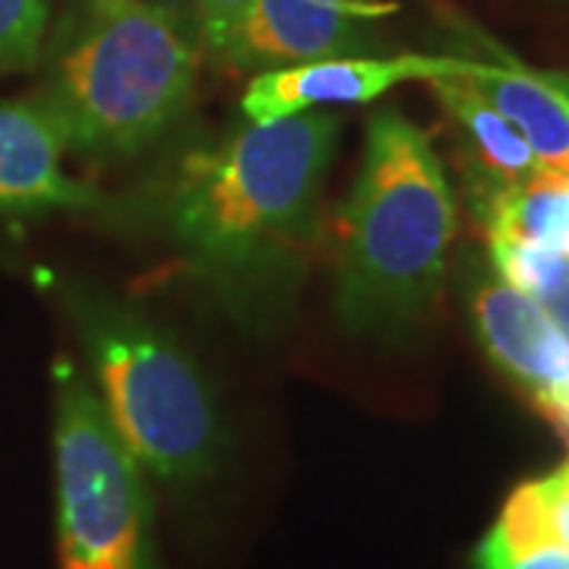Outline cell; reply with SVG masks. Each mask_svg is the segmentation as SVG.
I'll return each instance as SVG.
<instances>
[{
  "instance_id": "4fadbf2b",
  "label": "cell",
  "mask_w": 569,
  "mask_h": 569,
  "mask_svg": "<svg viewBox=\"0 0 569 569\" xmlns=\"http://www.w3.org/2000/svg\"><path fill=\"white\" fill-rule=\"evenodd\" d=\"M478 569H569V548L550 535L526 485L509 497L500 522L475 553Z\"/></svg>"
},
{
  "instance_id": "9c48e42d",
  "label": "cell",
  "mask_w": 569,
  "mask_h": 569,
  "mask_svg": "<svg viewBox=\"0 0 569 569\" xmlns=\"http://www.w3.org/2000/svg\"><path fill=\"white\" fill-rule=\"evenodd\" d=\"M63 152L61 123L41 99L0 102V212L99 206L92 187L63 171Z\"/></svg>"
},
{
  "instance_id": "8fae6325",
  "label": "cell",
  "mask_w": 569,
  "mask_h": 569,
  "mask_svg": "<svg viewBox=\"0 0 569 569\" xmlns=\"http://www.w3.org/2000/svg\"><path fill=\"white\" fill-rule=\"evenodd\" d=\"M430 86H433V96L447 108L449 118L459 123L471 149V164L481 171L475 193L526 181L531 174L545 171L529 142L522 140V133L466 77H440V80H430Z\"/></svg>"
},
{
  "instance_id": "9a60e30c",
  "label": "cell",
  "mask_w": 569,
  "mask_h": 569,
  "mask_svg": "<svg viewBox=\"0 0 569 569\" xmlns=\"http://www.w3.org/2000/svg\"><path fill=\"white\" fill-rule=\"evenodd\" d=\"M44 22V0H0V73L29 70L39 61Z\"/></svg>"
},
{
  "instance_id": "30bf717a",
  "label": "cell",
  "mask_w": 569,
  "mask_h": 569,
  "mask_svg": "<svg viewBox=\"0 0 569 569\" xmlns=\"http://www.w3.org/2000/svg\"><path fill=\"white\" fill-rule=\"evenodd\" d=\"M466 80L522 133L545 171L569 178V108L548 82L516 61H468Z\"/></svg>"
},
{
  "instance_id": "6da1fadb",
  "label": "cell",
  "mask_w": 569,
  "mask_h": 569,
  "mask_svg": "<svg viewBox=\"0 0 569 569\" xmlns=\"http://www.w3.org/2000/svg\"><path fill=\"white\" fill-rule=\"evenodd\" d=\"M339 118L298 111L247 121L187 159L164 203L174 244L224 284L260 282L288 266L313 231Z\"/></svg>"
},
{
  "instance_id": "3957f363",
  "label": "cell",
  "mask_w": 569,
  "mask_h": 569,
  "mask_svg": "<svg viewBox=\"0 0 569 569\" xmlns=\"http://www.w3.org/2000/svg\"><path fill=\"white\" fill-rule=\"evenodd\" d=\"M190 22L159 0H92L39 99L67 149L133 156L183 114L197 80Z\"/></svg>"
},
{
  "instance_id": "2e32d148",
  "label": "cell",
  "mask_w": 569,
  "mask_h": 569,
  "mask_svg": "<svg viewBox=\"0 0 569 569\" xmlns=\"http://www.w3.org/2000/svg\"><path fill=\"white\" fill-rule=\"evenodd\" d=\"M257 0H197V36L206 51H212L219 61L231 41L238 39L241 26L250 17Z\"/></svg>"
},
{
  "instance_id": "d6986e66",
  "label": "cell",
  "mask_w": 569,
  "mask_h": 569,
  "mask_svg": "<svg viewBox=\"0 0 569 569\" xmlns=\"http://www.w3.org/2000/svg\"><path fill=\"white\" fill-rule=\"evenodd\" d=\"M545 418H548L550 425L560 430V437H563V440L569 443V402H563V406H557V408H550Z\"/></svg>"
},
{
  "instance_id": "e0dca14e",
  "label": "cell",
  "mask_w": 569,
  "mask_h": 569,
  "mask_svg": "<svg viewBox=\"0 0 569 569\" xmlns=\"http://www.w3.org/2000/svg\"><path fill=\"white\" fill-rule=\"evenodd\" d=\"M535 512L541 519V526L569 548V462L560 466L553 475L526 485Z\"/></svg>"
},
{
  "instance_id": "ba28073f",
  "label": "cell",
  "mask_w": 569,
  "mask_h": 569,
  "mask_svg": "<svg viewBox=\"0 0 569 569\" xmlns=\"http://www.w3.org/2000/svg\"><path fill=\"white\" fill-rule=\"evenodd\" d=\"M471 320L481 346L548 415L569 402V339L541 307L500 276L471 291Z\"/></svg>"
},
{
  "instance_id": "5bb4252c",
  "label": "cell",
  "mask_w": 569,
  "mask_h": 569,
  "mask_svg": "<svg viewBox=\"0 0 569 569\" xmlns=\"http://www.w3.org/2000/svg\"><path fill=\"white\" fill-rule=\"evenodd\" d=\"M497 276L529 295L569 339V257L545 247L490 241Z\"/></svg>"
},
{
  "instance_id": "7a4b0ae2",
  "label": "cell",
  "mask_w": 569,
  "mask_h": 569,
  "mask_svg": "<svg viewBox=\"0 0 569 569\" xmlns=\"http://www.w3.org/2000/svg\"><path fill=\"white\" fill-rule=\"evenodd\" d=\"M452 234V190L427 133L392 108L377 111L339 228L342 323L383 336L425 320L440 295Z\"/></svg>"
},
{
  "instance_id": "8992f818",
  "label": "cell",
  "mask_w": 569,
  "mask_h": 569,
  "mask_svg": "<svg viewBox=\"0 0 569 569\" xmlns=\"http://www.w3.org/2000/svg\"><path fill=\"white\" fill-rule=\"evenodd\" d=\"M466 73L468 61L459 58H323L279 70H260L247 86L241 111L247 121H272L298 111H317L323 104L373 102L406 80L430 82Z\"/></svg>"
},
{
  "instance_id": "7c38bea8",
  "label": "cell",
  "mask_w": 569,
  "mask_h": 569,
  "mask_svg": "<svg viewBox=\"0 0 569 569\" xmlns=\"http://www.w3.org/2000/svg\"><path fill=\"white\" fill-rule=\"evenodd\" d=\"M490 241L531 244L569 257V178L538 171L526 181L475 193Z\"/></svg>"
},
{
  "instance_id": "52a82bcc",
  "label": "cell",
  "mask_w": 569,
  "mask_h": 569,
  "mask_svg": "<svg viewBox=\"0 0 569 569\" xmlns=\"http://www.w3.org/2000/svg\"><path fill=\"white\" fill-rule=\"evenodd\" d=\"M396 10L383 0H257L224 63L279 70L291 63L348 58L365 48V26Z\"/></svg>"
},
{
  "instance_id": "ac0fdd59",
  "label": "cell",
  "mask_w": 569,
  "mask_h": 569,
  "mask_svg": "<svg viewBox=\"0 0 569 569\" xmlns=\"http://www.w3.org/2000/svg\"><path fill=\"white\" fill-rule=\"evenodd\" d=\"M541 80L548 82L550 89L563 99V104L569 108V73H557V70H548V73H538Z\"/></svg>"
},
{
  "instance_id": "277c9868",
  "label": "cell",
  "mask_w": 569,
  "mask_h": 569,
  "mask_svg": "<svg viewBox=\"0 0 569 569\" xmlns=\"http://www.w3.org/2000/svg\"><path fill=\"white\" fill-rule=\"evenodd\" d=\"M80 326L102 406L137 466L193 481L219 449V415L197 365L142 317L82 305Z\"/></svg>"
},
{
  "instance_id": "5b68a950",
  "label": "cell",
  "mask_w": 569,
  "mask_h": 569,
  "mask_svg": "<svg viewBox=\"0 0 569 569\" xmlns=\"http://www.w3.org/2000/svg\"><path fill=\"white\" fill-rule=\"evenodd\" d=\"M58 497L63 569H149V507L96 389L73 365L58 370Z\"/></svg>"
}]
</instances>
